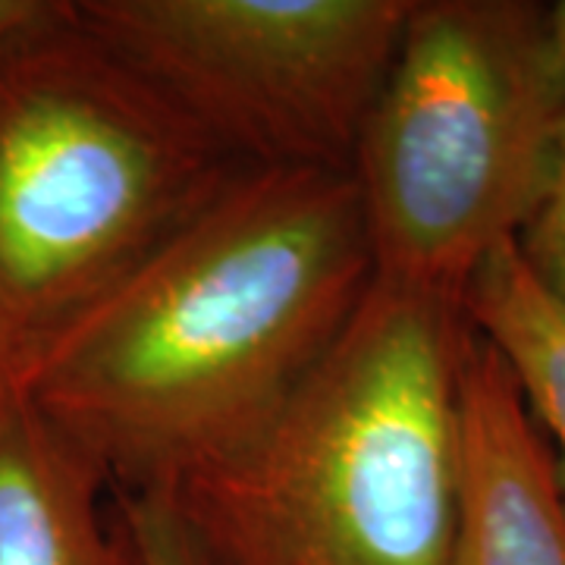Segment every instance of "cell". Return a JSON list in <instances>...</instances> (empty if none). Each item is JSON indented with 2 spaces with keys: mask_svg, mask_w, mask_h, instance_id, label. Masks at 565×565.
Masks as SVG:
<instances>
[{
  "mask_svg": "<svg viewBox=\"0 0 565 565\" xmlns=\"http://www.w3.org/2000/svg\"><path fill=\"white\" fill-rule=\"evenodd\" d=\"M462 311L512 371L565 490V311L531 277L515 243L497 248L475 270Z\"/></svg>",
  "mask_w": 565,
  "mask_h": 565,
  "instance_id": "cell-8",
  "label": "cell"
},
{
  "mask_svg": "<svg viewBox=\"0 0 565 565\" xmlns=\"http://www.w3.org/2000/svg\"><path fill=\"white\" fill-rule=\"evenodd\" d=\"M550 32H553V47H556V57H559V70H563L565 82V0L550 7Z\"/></svg>",
  "mask_w": 565,
  "mask_h": 565,
  "instance_id": "cell-13",
  "label": "cell"
},
{
  "mask_svg": "<svg viewBox=\"0 0 565 565\" xmlns=\"http://www.w3.org/2000/svg\"><path fill=\"white\" fill-rule=\"evenodd\" d=\"M20 364H22L20 343H17V340L10 337V330L0 323V390L17 381V374H20Z\"/></svg>",
  "mask_w": 565,
  "mask_h": 565,
  "instance_id": "cell-12",
  "label": "cell"
},
{
  "mask_svg": "<svg viewBox=\"0 0 565 565\" xmlns=\"http://www.w3.org/2000/svg\"><path fill=\"white\" fill-rule=\"evenodd\" d=\"M117 505L139 565H211L163 493H117Z\"/></svg>",
  "mask_w": 565,
  "mask_h": 565,
  "instance_id": "cell-10",
  "label": "cell"
},
{
  "mask_svg": "<svg viewBox=\"0 0 565 565\" xmlns=\"http://www.w3.org/2000/svg\"><path fill=\"white\" fill-rule=\"evenodd\" d=\"M51 0H0V41L17 35L29 22H35L47 10Z\"/></svg>",
  "mask_w": 565,
  "mask_h": 565,
  "instance_id": "cell-11",
  "label": "cell"
},
{
  "mask_svg": "<svg viewBox=\"0 0 565 565\" xmlns=\"http://www.w3.org/2000/svg\"><path fill=\"white\" fill-rule=\"evenodd\" d=\"M462 302L374 277L258 427L161 490L211 565H446Z\"/></svg>",
  "mask_w": 565,
  "mask_h": 565,
  "instance_id": "cell-2",
  "label": "cell"
},
{
  "mask_svg": "<svg viewBox=\"0 0 565 565\" xmlns=\"http://www.w3.org/2000/svg\"><path fill=\"white\" fill-rule=\"evenodd\" d=\"M446 565H565L553 449L512 371L475 330L459 371V505Z\"/></svg>",
  "mask_w": 565,
  "mask_h": 565,
  "instance_id": "cell-6",
  "label": "cell"
},
{
  "mask_svg": "<svg viewBox=\"0 0 565 565\" xmlns=\"http://www.w3.org/2000/svg\"><path fill=\"white\" fill-rule=\"evenodd\" d=\"M563 122L550 7L412 0L349 167L374 277L462 302L475 270L519 239Z\"/></svg>",
  "mask_w": 565,
  "mask_h": 565,
  "instance_id": "cell-4",
  "label": "cell"
},
{
  "mask_svg": "<svg viewBox=\"0 0 565 565\" xmlns=\"http://www.w3.org/2000/svg\"><path fill=\"white\" fill-rule=\"evenodd\" d=\"M371 282L349 173L248 167L17 381L117 493H161L289 396Z\"/></svg>",
  "mask_w": 565,
  "mask_h": 565,
  "instance_id": "cell-1",
  "label": "cell"
},
{
  "mask_svg": "<svg viewBox=\"0 0 565 565\" xmlns=\"http://www.w3.org/2000/svg\"><path fill=\"white\" fill-rule=\"evenodd\" d=\"M515 248L527 264L531 277L565 311V122L553 170L531 217L522 226Z\"/></svg>",
  "mask_w": 565,
  "mask_h": 565,
  "instance_id": "cell-9",
  "label": "cell"
},
{
  "mask_svg": "<svg viewBox=\"0 0 565 565\" xmlns=\"http://www.w3.org/2000/svg\"><path fill=\"white\" fill-rule=\"evenodd\" d=\"M243 170L73 0L0 41V323L22 359Z\"/></svg>",
  "mask_w": 565,
  "mask_h": 565,
  "instance_id": "cell-3",
  "label": "cell"
},
{
  "mask_svg": "<svg viewBox=\"0 0 565 565\" xmlns=\"http://www.w3.org/2000/svg\"><path fill=\"white\" fill-rule=\"evenodd\" d=\"M0 565H139L110 481L20 381L0 390Z\"/></svg>",
  "mask_w": 565,
  "mask_h": 565,
  "instance_id": "cell-7",
  "label": "cell"
},
{
  "mask_svg": "<svg viewBox=\"0 0 565 565\" xmlns=\"http://www.w3.org/2000/svg\"><path fill=\"white\" fill-rule=\"evenodd\" d=\"M248 167L349 173L412 0H73Z\"/></svg>",
  "mask_w": 565,
  "mask_h": 565,
  "instance_id": "cell-5",
  "label": "cell"
}]
</instances>
